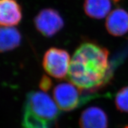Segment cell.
<instances>
[{"mask_svg":"<svg viewBox=\"0 0 128 128\" xmlns=\"http://www.w3.org/2000/svg\"><path fill=\"white\" fill-rule=\"evenodd\" d=\"M109 52L96 43H82L74 53L68 71L70 81L81 90L94 92L108 82L112 76Z\"/></svg>","mask_w":128,"mask_h":128,"instance_id":"cell-1","label":"cell"},{"mask_svg":"<svg viewBox=\"0 0 128 128\" xmlns=\"http://www.w3.org/2000/svg\"><path fill=\"white\" fill-rule=\"evenodd\" d=\"M24 107L50 123L56 120L60 115L56 102L44 92L32 91L28 92Z\"/></svg>","mask_w":128,"mask_h":128,"instance_id":"cell-2","label":"cell"},{"mask_svg":"<svg viewBox=\"0 0 128 128\" xmlns=\"http://www.w3.org/2000/svg\"><path fill=\"white\" fill-rule=\"evenodd\" d=\"M71 58L66 50L50 48L44 53L42 65L48 74L56 79H63L68 73Z\"/></svg>","mask_w":128,"mask_h":128,"instance_id":"cell-3","label":"cell"},{"mask_svg":"<svg viewBox=\"0 0 128 128\" xmlns=\"http://www.w3.org/2000/svg\"><path fill=\"white\" fill-rule=\"evenodd\" d=\"M81 90L70 82L56 85L53 90L54 98L60 110L70 112L76 109L88 98H82Z\"/></svg>","mask_w":128,"mask_h":128,"instance_id":"cell-4","label":"cell"},{"mask_svg":"<svg viewBox=\"0 0 128 128\" xmlns=\"http://www.w3.org/2000/svg\"><path fill=\"white\" fill-rule=\"evenodd\" d=\"M34 24L40 34L46 38H51L64 28V21L57 10L45 8L42 10L34 17Z\"/></svg>","mask_w":128,"mask_h":128,"instance_id":"cell-5","label":"cell"},{"mask_svg":"<svg viewBox=\"0 0 128 128\" xmlns=\"http://www.w3.org/2000/svg\"><path fill=\"white\" fill-rule=\"evenodd\" d=\"M22 18V7L17 0H0V26L14 27Z\"/></svg>","mask_w":128,"mask_h":128,"instance_id":"cell-6","label":"cell"},{"mask_svg":"<svg viewBox=\"0 0 128 128\" xmlns=\"http://www.w3.org/2000/svg\"><path fill=\"white\" fill-rule=\"evenodd\" d=\"M105 26L112 36L125 34L128 32V12L120 8L114 10L107 16Z\"/></svg>","mask_w":128,"mask_h":128,"instance_id":"cell-7","label":"cell"},{"mask_svg":"<svg viewBox=\"0 0 128 128\" xmlns=\"http://www.w3.org/2000/svg\"><path fill=\"white\" fill-rule=\"evenodd\" d=\"M79 124L81 128H108V117L98 107H90L82 112Z\"/></svg>","mask_w":128,"mask_h":128,"instance_id":"cell-8","label":"cell"},{"mask_svg":"<svg viewBox=\"0 0 128 128\" xmlns=\"http://www.w3.org/2000/svg\"><path fill=\"white\" fill-rule=\"evenodd\" d=\"M22 40V34L17 28L0 26V53L8 52L18 48Z\"/></svg>","mask_w":128,"mask_h":128,"instance_id":"cell-9","label":"cell"},{"mask_svg":"<svg viewBox=\"0 0 128 128\" xmlns=\"http://www.w3.org/2000/svg\"><path fill=\"white\" fill-rule=\"evenodd\" d=\"M83 8L90 18L102 19L110 13L112 4L110 0H85Z\"/></svg>","mask_w":128,"mask_h":128,"instance_id":"cell-10","label":"cell"},{"mask_svg":"<svg viewBox=\"0 0 128 128\" xmlns=\"http://www.w3.org/2000/svg\"><path fill=\"white\" fill-rule=\"evenodd\" d=\"M51 124L24 107L22 128H50Z\"/></svg>","mask_w":128,"mask_h":128,"instance_id":"cell-11","label":"cell"},{"mask_svg":"<svg viewBox=\"0 0 128 128\" xmlns=\"http://www.w3.org/2000/svg\"><path fill=\"white\" fill-rule=\"evenodd\" d=\"M115 105L121 112L128 113V86L120 90L115 97Z\"/></svg>","mask_w":128,"mask_h":128,"instance_id":"cell-12","label":"cell"},{"mask_svg":"<svg viewBox=\"0 0 128 128\" xmlns=\"http://www.w3.org/2000/svg\"><path fill=\"white\" fill-rule=\"evenodd\" d=\"M52 87V81L46 76H44L41 78L39 82V87L44 92L50 90Z\"/></svg>","mask_w":128,"mask_h":128,"instance_id":"cell-13","label":"cell"},{"mask_svg":"<svg viewBox=\"0 0 128 128\" xmlns=\"http://www.w3.org/2000/svg\"><path fill=\"white\" fill-rule=\"evenodd\" d=\"M124 128H128V126H125V127H124Z\"/></svg>","mask_w":128,"mask_h":128,"instance_id":"cell-14","label":"cell"}]
</instances>
